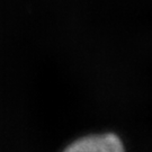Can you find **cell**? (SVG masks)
Wrapping results in <instances>:
<instances>
[{
    "instance_id": "6da1fadb",
    "label": "cell",
    "mask_w": 152,
    "mask_h": 152,
    "mask_svg": "<svg viewBox=\"0 0 152 152\" xmlns=\"http://www.w3.org/2000/svg\"><path fill=\"white\" fill-rule=\"evenodd\" d=\"M63 152H125L118 136L110 133L82 137Z\"/></svg>"
}]
</instances>
